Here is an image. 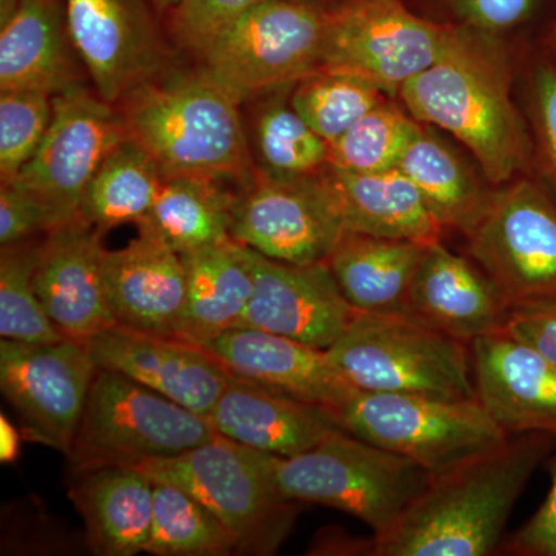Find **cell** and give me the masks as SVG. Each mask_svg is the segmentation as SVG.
<instances>
[{
    "label": "cell",
    "mask_w": 556,
    "mask_h": 556,
    "mask_svg": "<svg viewBox=\"0 0 556 556\" xmlns=\"http://www.w3.org/2000/svg\"><path fill=\"white\" fill-rule=\"evenodd\" d=\"M40 243L2 247L0 255V336L27 343L67 339L51 321L36 294L33 274Z\"/></svg>",
    "instance_id": "36"
},
{
    "label": "cell",
    "mask_w": 556,
    "mask_h": 556,
    "mask_svg": "<svg viewBox=\"0 0 556 556\" xmlns=\"http://www.w3.org/2000/svg\"><path fill=\"white\" fill-rule=\"evenodd\" d=\"M230 375L332 416L357 393L336 368L327 350L254 328H230L201 345Z\"/></svg>",
    "instance_id": "20"
},
{
    "label": "cell",
    "mask_w": 556,
    "mask_h": 556,
    "mask_svg": "<svg viewBox=\"0 0 556 556\" xmlns=\"http://www.w3.org/2000/svg\"><path fill=\"white\" fill-rule=\"evenodd\" d=\"M98 365L86 343L0 342V388L24 422L25 438L67 453Z\"/></svg>",
    "instance_id": "14"
},
{
    "label": "cell",
    "mask_w": 556,
    "mask_h": 556,
    "mask_svg": "<svg viewBox=\"0 0 556 556\" xmlns=\"http://www.w3.org/2000/svg\"><path fill=\"white\" fill-rule=\"evenodd\" d=\"M511 75L500 36L456 25L431 67L405 84L399 100L424 126L448 131L496 188L529 166L532 141L511 100Z\"/></svg>",
    "instance_id": "2"
},
{
    "label": "cell",
    "mask_w": 556,
    "mask_h": 556,
    "mask_svg": "<svg viewBox=\"0 0 556 556\" xmlns=\"http://www.w3.org/2000/svg\"><path fill=\"white\" fill-rule=\"evenodd\" d=\"M102 236L78 215L46 233L39 244L36 294L62 334L78 342L116 325L105 291Z\"/></svg>",
    "instance_id": "17"
},
{
    "label": "cell",
    "mask_w": 556,
    "mask_h": 556,
    "mask_svg": "<svg viewBox=\"0 0 556 556\" xmlns=\"http://www.w3.org/2000/svg\"><path fill=\"white\" fill-rule=\"evenodd\" d=\"M554 437L519 434L484 455L433 475L422 495L390 529L372 536L371 556H485Z\"/></svg>",
    "instance_id": "1"
},
{
    "label": "cell",
    "mask_w": 556,
    "mask_h": 556,
    "mask_svg": "<svg viewBox=\"0 0 556 556\" xmlns=\"http://www.w3.org/2000/svg\"><path fill=\"white\" fill-rule=\"evenodd\" d=\"M456 25L419 16L405 0H343L328 10L321 70L361 76L397 98L442 58Z\"/></svg>",
    "instance_id": "10"
},
{
    "label": "cell",
    "mask_w": 556,
    "mask_h": 556,
    "mask_svg": "<svg viewBox=\"0 0 556 556\" xmlns=\"http://www.w3.org/2000/svg\"><path fill=\"white\" fill-rule=\"evenodd\" d=\"M555 42H556V22H555Z\"/></svg>",
    "instance_id": "47"
},
{
    "label": "cell",
    "mask_w": 556,
    "mask_h": 556,
    "mask_svg": "<svg viewBox=\"0 0 556 556\" xmlns=\"http://www.w3.org/2000/svg\"><path fill=\"white\" fill-rule=\"evenodd\" d=\"M257 453L280 495L338 508L371 527L375 535L390 529L433 478L407 457L345 430L295 456Z\"/></svg>",
    "instance_id": "4"
},
{
    "label": "cell",
    "mask_w": 556,
    "mask_h": 556,
    "mask_svg": "<svg viewBox=\"0 0 556 556\" xmlns=\"http://www.w3.org/2000/svg\"><path fill=\"white\" fill-rule=\"evenodd\" d=\"M163 175L148 152L126 139L110 153L84 192L79 215L102 233L148 219Z\"/></svg>",
    "instance_id": "31"
},
{
    "label": "cell",
    "mask_w": 556,
    "mask_h": 556,
    "mask_svg": "<svg viewBox=\"0 0 556 556\" xmlns=\"http://www.w3.org/2000/svg\"><path fill=\"white\" fill-rule=\"evenodd\" d=\"M129 139L123 113L80 84L53 94L42 144L10 181L70 218L78 217L87 186L110 153Z\"/></svg>",
    "instance_id": "13"
},
{
    "label": "cell",
    "mask_w": 556,
    "mask_h": 556,
    "mask_svg": "<svg viewBox=\"0 0 556 556\" xmlns=\"http://www.w3.org/2000/svg\"><path fill=\"white\" fill-rule=\"evenodd\" d=\"M327 351L358 391L477 397L470 345L405 311L357 313Z\"/></svg>",
    "instance_id": "5"
},
{
    "label": "cell",
    "mask_w": 556,
    "mask_h": 556,
    "mask_svg": "<svg viewBox=\"0 0 556 556\" xmlns=\"http://www.w3.org/2000/svg\"><path fill=\"white\" fill-rule=\"evenodd\" d=\"M102 270L118 327L175 338L186 299L181 254L152 230L138 228V236L126 247L105 249Z\"/></svg>",
    "instance_id": "21"
},
{
    "label": "cell",
    "mask_w": 556,
    "mask_h": 556,
    "mask_svg": "<svg viewBox=\"0 0 556 556\" xmlns=\"http://www.w3.org/2000/svg\"><path fill=\"white\" fill-rule=\"evenodd\" d=\"M134 467L195 496L232 533L243 554H276L298 518V503L270 484L257 450L219 434L181 455Z\"/></svg>",
    "instance_id": "7"
},
{
    "label": "cell",
    "mask_w": 556,
    "mask_h": 556,
    "mask_svg": "<svg viewBox=\"0 0 556 556\" xmlns=\"http://www.w3.org/2000/svg\"><path fill=\"white\" fill-rule=\"evenodd\" d=\"M58 0H2L0 90L56 94L78 83Z\"/></svg>",
    "instance_id": "25"
},
{
    "label": "cell",
    "mask_w": 556,
    "mask_h": 556,
    "mask_svg": "<svg viewBox=\"0 0 556 556\" xmlns=\"http://www.w3.org/2000/svg\"><path fill=\"white\" fill-rule=\"evenodd\" d=\"M186 299L175 339L204 345L236 328L254 292L248 248L232 239L181 254Z\"/></svg>",
    "instance_id": "26"
},
{
    "label": "cell",
    "mask_w": 556,
    "mask_h": 556,
    "mask_svg": "<svg viewBox=\"0 0 556 556\" xmlns=\"http://www.w3.org/2000/svg\"><path fill=\"white\" fill-rule=\"evenodd\" d=\"M237 193L226 182L203 177H163L148 219L138 228L155 232L178 254L230 240Z\"/></svg>",
    "instance_id": "30"
},
{
    "label": "cell",
    "mask_w": 556,
    "mask_h": 556,
    "mask_svg": "<svg viewBox=\"0 0 556 556\" xmlns=\"http://www.w3.org/2000/svg\"><path fill=\"white\" fill-rule=\"evenodd\" d=\"M338 192L346 232L380 239L433 244L442 241L439 225L412 179L397 169L346 172L327 166Z\"/></svg>",
    "instance_id": "27"
},
{
    "label": "cell",
    "mask_w": 556,
    "mask_h": 556,
    "mask_svg": "<svg viewBox=\"0 0 556 556\" xmlns=\"http://www.w3.org/2000/svg\"><path fill=\"white\" fill-rule=\"evenodd\" d=\"M334 417L346 433L407 457L431 475L444 473L508 441L477 397L357 391Z\"/></svg>",
    "instance_id": "8"
},
{
    "label": "cell",
    "mask_w": 556,
    "mask_h": 556,
    "mask_svg": "<svg viewBox=\"0 0 556 556\" xmlns=\"http://www.w3.org/2000/svg\"><path fill=\"white\" fill-rule=\"evenodd\" d=\"M207 417L219 437L277 456L299 455L343 430L328 409L236 376Z\"/></svg>",
    "instance_id": "23"
},
{
    "label": "cell",
    "mask_w": 556,
    "mask_h": 556,
    "mask_svg": "<svg viewBox=\"0 0 556 556\" xmlns=\"http://www.w3.org/2000/svg\"><path fill=\"white\" fill-rule=\"evenodd\" d=\"M161 11H174L181 5L182 0H150Z\"/></svg>",
    "instance_id": "45"
},
{
    "label": "cell",
    "mask_w": 556,
    "mask_h": 556,
    "mask_svg": "<svg viewBox=\"0 0 556 556\" xmlns=\"http://www.w3.org/2000/svg\"><path fill=\"white\" fill-rule=\"evenodd\" d=\"M308 2L317 3V5L325 7V9H332L343 0H308Z\"/></svg>",
    "instance_id": "46"
},
{
    "label": "cell",
    "mask_w": 556,
    "mask_h": 556,
    "mask_svg": "<svg viewBox=\"0 0 556 556\" xmlns=\"http://www.w3.org/2000/svg\"><path fill=\"white\" fill-rule=\"evenodd\" d=\"M53 118V94L0 91V177L13 181L38 152Z\"/></svg>",
    "instance_id": "37"
},
{
    "label": "cell",
    "mask_w": 556,
    "mask_h": 556,
    "mask_svg": "<svg viewBox=\"0 0 556 556\" xmlns=\"http://www.w3.org/2000/svg\"><path fill=\"white\" fill-rule=\"evenodd\" d=\"M68 497L86 525L93 554L134 556L144 552L152 526L153 479L134 466L72 470Z\"/></svg>",
    "instance_id": "24"
},
{
    "label": "cell",
    "mask_w": 556,
    "mask_h": 556,
    "mask_svg": "<svg viewBox=\"0 0 556 556\" xmlns=\"http://www.w3.org/2000/svg\"><path fill=\"white\" fill-rule=\"evenodd\" d=\"M248 252L254 292L237 327L262 329L328 350L357 316L327 262L289 265L249 248Z\"/></svg>",
    "instance_id": "16"
},
{
    "label": "cell",
    "mask_w": 556,
    "mask_h": 556,
    "mask_svg": "<svg viewBox=\"0 0 556 556\" xmlns=\"http://www.w3.org/2000/svg\"><path fill=\"white\" fill-rule=\"evenodd\" d=\"M422 129L404 105L380 102L328 148V166L346 172L396 169L409 142Z\"/></svg>",
    "instance_id": "33"
},
{
    "label": "cell",
    "mask_w": 556,
    "mask_h": 556,
    "mask_svg": "<svg viewBox=\"0 0 556 556\" xmlns=\"http://www.w3.org/2000/svg\"><path fill=\"white\" fill-rule=\"evenodd\" d=\"M448 24L500 36L532 20L541 0H433Z\"/></svg>",
    "instance_id": "39"
},
{
    "label": "cell",
    "mask_w": 556,
    "mask_h": 556,
    "mask_svg": "<svg viewBox=\"0 0 556 556\" xmlns=\"http://www.w3.org/2000/svg\"><path fill=\"white\" fill-rule=\"evenodd\" d=\"M506 328L556 367V302L514 306L508 311Z\"/></svg>",
    "instance_id": "41"
},
{
    "label": "cell",
    "mask_w": 556,
    "mask_h": 556,
    "mask_svg": "<svg viewBox=\"0 0 556 556\" xmlns=\"http://www.w3.org/2000/svg\"><path fill=\"white\" fill-rule=\"evenodd\" d=\"M510 306L473 260L430 244L417 269L405 313L470 345L506 327Z\"/></svg>",
    "instance_id": "22"
},
{
    "label": "cell",
    "mask_w": 556,
    "mask_h": 556,
    "mask_svg": "<svg viewBox=\"0 0 556 556\" xmlns=\"http://www.w3.org/2000/svg\"><path fill=\"white\" fill-rule=\"evenodd\" d=\"M76 218V217H75ZM67 215L62 214L35 193L17 188L11 182H2L0 188V244L21 243L39 233L51 232L68 223Z\"/></svg>",
    "instance_id": "38"
},
{
    "label": "cell",
    "mask_w": 556,
    "mask_h": 556,
    "mask_svg": "<svg viewBox=\"0 0 556 556\" xmlns=\"http://www.w3.org/2000/svg\"><path fill=\"white\" fill-rule=\"evenodd\" d=\"M477 399L508 438H556V367L506 327L470 343Z\"/></svg>",
    "instance_id": "18"
},
{
    "label": "cell",
    "mask_w": 556,
    "mask_h": 556,
    "mask_svg": "<svg viewBox=\"0 0 556 556\" xmlns=\"http://www.w3.org/2000/svg\"><path fill=\"white\" fill-rule=\"evenodd\" d=\"M468 252L508 306L556 302V203L530 179L497 188Z\"/></svg>",
    "instance_id": "11"
},
{
    "label": "cell",
    "mask_w": 556,
    "mask_h": 556,
    "mask_svg": "<svg viewBox=\"0 0 556 556\" xmlns=\"http://www.w3.org/2000/svg\"><path fill=\"white\" fill-rule=\"evenodd\" d=\"M260 0H182L172 11V30L182 46L201 53L226 25Z\"/></svg>",
    "instance_id": "40"
},
{
    "label": "cell",
    "mask_w": 556,
    "mask_h": 556,
    "mask_svg": "<svg viewBox=\"0 0 556 556\" xmlns=\"http://www.w3.org/2000/svg\"><path fill=\"white\" fill-rule=\"evenodd\" d=\"M328 10L308 0H260L201 51L204 70L243 101L295 86L324 65Z\"/></svg>",
    "instance_id": "9"
},
{
    "label": "cell",
    "mask_w": 556,
    "mask_h": 556,
    "mask_svg": "<svg viewBox=\"0 0 556 556\" xmlns=\"http://www.w3.org/2000/svg\"><path fill=\"white\" fill-rule=\"evenodd\" d=\"M98 368L119 372L201 416L211 415L232 375L193 343L121 328L87 340Z\"/></svg>",
    "instance_id": "19"
},
{
    "label": "cell",
    "mask_w": 556,
    "mask_h": 556,
    "mask_svg": "<svg viewBox=\"0 0 556 556\" xmlns=\"http://www.w3.org/2000/svg\"><path fill=\"white\" fill-rule=\"evenodd\" d=\"M20 430L5 415L0 416V460L3 464L16 463L21 453Z\"/></svg>",
    "instance_id": "44"
},
{
    "label": "cell",
    "mask_w": 556,
    "mask_h": 556,
    "mask_svg": "<svg viewBox=\"0 0 556 556\" xmlns=\"http://www.w3.org/2000/svg\"><path fill=\"white\" fill-rule=\"evenodd\" d=\"M533 102L541 155L556 185V67L538 65L533 78Z\"/></svg>",
    "instance_id": "43"
},
{
    "label": "cell",
    "mask_w": 556,
    "mask_h": 556,
    "mask_svg": "<svg viewBox=\"0 0 556 556\" xmlns=\"http://www.w3.org/2000/svg\"><path fill=\"white\" fill-rule=\"evenodd\" d=\"M346 233L338 192L327 167L302 178L257 170L237 193L230 239L289 265L325 263Z\"/></svg>",
    "instance_id": "12"
},
{
    "label": "cell",
    "mask_w": 556,
    "mask_h": 556,
    "mask_svg": "<svg viewBox=\"0 0 556 556\" xmlns=\"http://www.w3.org/2000/svg\"><path fill=\"white\" fill-rule=\"evenodd\" d=\"M428 247L346 232L327 263L358 313H397L407 308L409 288Z\"/></svg>",
    "instance_id": "28"
},
{
    "label": "cell",
    "mask_w": 556,
    "mask_h": 556,
    "mask_svg": "<svg viewBox=\"0 0 556 556\" xmlns=\"http://www.w3.org/2000/svg\"><path fill=\"white\" fill-rule=\"evenodd\" d=\"M507 551L517 556H556V466L546 500L508 540Z\"/></svg>",
    "instance_id": "42"
},
{
    "label": "cell",
    "mask_w": 556,
    "mask_h": 556,
    "mask_svg": "<svg viewBox=\"0 0 556 556\" xmlns=\"http://www.w3.org/2000/svg\"><path fill=\"white\" fill-rule=\"evenodd\" d=\"M397 169L412 179L442 228L459 230L466 237L495 199L496 186L479 177L448 142L424 124Z\"/></svg>",
    "instance_id": "29"
},
{
    "label": "cell",
    "mask_w": 556,
    "mask_h": 556,
    "mask_svg": "<svg viewBox=\"0 0 556 556\" xmlns=\"http://www.w3.org/2000/svg\"><path fill=\"white\" fill-rule=\"evenodd\" d=\"M239 551L236 538L195 496L169 482L153 481L152 526L146 554L223 556Z\"/></svg>",
    "instance_id": "32"
},
{
    "label": "cell",
    "mask_w": 556,
    "mask_h": 556,
    "mask_svg": "<svg viewBox=\"0 0 556 556\" xmlns=\"http://www.w3.org/2000/svg\"><path fill=\"white\" fill-rule=\"evenodd\" d=\"M369 80L338 70H318L295 84L291 105L328 144L387 100Z\"/></svg>",
    "instance_id": "34"
},
{
    "label": "cell",
    "mask_w": 556,
    "mask_h": 556,
    "mask_svg": "<svg viewBox=\"0 0 556 556\" xmlns=\"http://www.w3.org/2000/svg\"><path fill=\"white\" fill-rule=\"evenodd\" d=\"M329 144L283 101H274L255 121L257 169L269 177L302 178L328 166Z\"/></svg>",
    "instance_id": "35"
},
{
    "label": "cell",
    "mask_w": 556,
    "mask_h": 556,
    "mask_svg": "<svg viewBox=\"0 0 556 556\" xmlns=\"http://www.w3.org/2000/svg\"><path fill=\"white\" fill-rule=\"evenodd\" d=\"M241 98L206 70L131 90L121 110L129 138L163 177H203L247 188L257 175Z\"/></svg>",
    "instance_id": "3"
},
{
    "label": "cell",
    "mask_w": 556,
    "mask_h": 556,
    "mask_svg": "<svg viewBox=\"0 0 556 556\" xmlns=\"http://www.w3.org/2000/svg\"><path fill=\"white\" fill-rule=\"evenodd\" d=\"M218 437L208 417L119 372L98 368L67 453L72 470L138 466Z\"/></svg>",
    "instance_id": "6"
},
{
    "label": "cell",
    "mask_w": 556,
    "mask_h": 556,
    "mask_svg": "<svg viewBox=\"0 0 556 556\" xmlns=\"http://www.w3.org/2000/svg\"><path fill=\"white\" fill-rule=\"evenodd\" d=\"M65 24L94 91L115 104L150 80L164 61L155 22L141 0H64Z\"/></svg>",
    "instance_id": "15"
}]
</instances>
